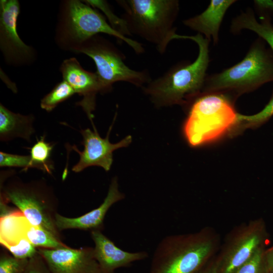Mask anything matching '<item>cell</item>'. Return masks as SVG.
I'll return each mask as SVG.
<instances>
[{"mask_svg": "<svg viewBox=\"0 0 273 273\" xmlns=\"http://www.w3.org/2000/svg\"><path fill=\"white\" fill-rule=\"evenodd\" d=\"M175 39H190L196 42L199 49L196 60L173 66L142 88L156 107L179 105L187 109L202 94L210 60V40L200 33L193 36L177 34Z\"/></svg>", "mask_w": 273, "mask_h": 273, "instance_id": "obj_1", "label": "cell"}, {"mask_svg": "<svg viewBox=\"0 0 273 273\" xmlns=\"http://www.w3.org/2000/svg\"><path fill=\"white\" fill-rule=\"evenodd\" d=\"M220 245L219 234L209 226L167 236L158 244L148 273H197L216 255Z\"/></svg>", "mask_w": 273, "mask_h": 273, "instance_id": "obj_2", "label": "cell"}, {"mask_svg": "<svg viewBox=\"0 0 273 273\" xmlns=\"http://www.w3.org/2000/svg\"><path fill=\"white\" fill-rule=\"evenodd\" d=\"M234 100L216 93H203L187 108L183 132L188 144L198 147L231 137L238 121Z\"/></svg>", "mask_w": 273, "mask_h": 273, "instance_id": "obj_3", "label": "cell"}, {"mask_svg": "<svg viewBox=\"0 0 273 273\" xmlns=\"http://www.w3.org/2000/svg\"><path fill=\"white\" fill-rule=\"evenodd\" d=\"M100 33L124 41L137 54L145 52L142 43L115 30L101 14L83 1H62L55 34V42L60 49L75 53L85 41Z\"/></svg>", "mask_w": 273, "mask_h": 273, "instance_id": "obj_4", "label": "cell"}, {"mask_svg": "<svg viewBox=\"0 0 273 273\" xmlns=\"http://www.w3.org/2000/svg\"><path fill=\"white\" fill-rule=\"evenodd\" d=\"M123 9L122 18L131 35L142 38L155 46L163 54L174 39V26L179 11L177 0H119Z\"/></svg>", "mask_w": 273, "mask_h": 273, "instance_id": "obj_5", "label": "cell"}, {"mask_svg": "<svg viewBox=\"0 0 273 273\" xmlns=\"http://www.w3.org/2000/svg\"><path fill=\"white\" fill-rule=\"evenodd\" d=\"M271 81H273V53L259 37L241 61L221 72L207 75L202 94L221 93L235 100Z\"/></svg>", "mask_w": 273, "mask_h": 273, "instance_id": "obj_6", "label": "cell"}, {"mask_svg": "<svg viewBox=\"0 0 273 273\" xmlns=\"http://www.w3.org/2000/svg\"><path fill=\"white\" fill-rule=\"evenodd\" d=\"M1 202L12 203L32 225L46 230L62 240L55 223L58 199L46 180L24 182L14 177L5 185L1 183Z\"/></svg>", "mask_w": 273, "mask_h": 273, "instance_id": "obj_7", "label": "cell"}, {"mask_svg": "<svg viewBox=\"0 0 273 273\" xmlns=\"http://www.w3.org/2000/svg\"><path fill=\"white\" fill-rule=\"evenodd\" d=\"M75 53L84 54L94 60L104 93L111 91L113 84L118 81L142 88L152 79L148 70H135L127 66L124 55L100 34L85 41Z\"/></svg>", "mask_w": 273, "mask_h": 273, "instance_id": "obj_8", "label": "cell"}, {"mask_svg": "<svg viewBox=\"0 0 273 273\" xmlns=\"http://www.w3.org/2000/svg\"><path fill=\"white\" fill-rule=\"evenodd\" d=\"M269 242V233L262 217L235 226L226 235L215 256L217 273H233L266 249Z\"/></svg>", "mask_w": 273, "mask_h": 273, "instance_id": "obj_9", "label": "cell"}, {"mask_svg": "<svg viewBox=\"0 0 273 273\" xmlns=\"http://www.w3.org/2000/svg\"><path fill=\"white\" fill-rule=\"evenodd\" d=\"M20 13L17 0L0 1V49L7 64L14 67L30 65L36 59L34 49L25 44L17 30Z\"/></svg>", "mask_w": 273, "mask_h": 273, "instance_id": "obj_10", "label": "cell"}, {"mask_svg": "<svg viewBox=\"0 0 273 273\" xmlns=\"http://www.w3.org/2000/svg\"><path fill=\"white\" fill-rule=\"evenodd\" d=\"M112 125L109 127L105 138H102L95 126L94 131L89 128L81 129L82 144L84 148L82 151L77 149L74 146L73 149L79 154L78 162L74 165L72 170L78 173L87 167L97 166L102 167L105 171H109L113 163V153L119 148L126 147L131 143L132 138L127 135L121 141L112 144L109 138Z\"/></svg>", "mask_w": 273, "mask_h": 273, "instance_id": "obj_11", "label": "cell"}, {"mask_svg": "<svg viewBox=\"0 0 273 273\" xmlns=\"http://www.w3.org/2000/svg\"><path fill=\"white\" fill-rule=\"evenodd\" d=\"M63 80L73 88L75 93L82 97L76 105L81 107L94 126L93 113L96 108V96L104 90L97 73L84 69L75 58L63 61L60 68Z\"/></svg>", "mask_w": 273, "mask_h": 273, "instance_id": "obj_12", "label": "cell"}, {"mask_svg": "<svg viewBox=\"0 0 273 273\" xmlns=\"http://www.w3.org/2000/svg\"><path fill=\"white\" fill-rule=\"evenodd\" d=\"M51 273H101L94 247L38 248Z\"/></svg>", "mask_w": 273, "mask_h": 273, "instance_id": "obj_13", "label": "cell"}, {"mask_svg": "<svg viewBox=\"0 0 273 273\" xmlns=\"http://www.w3.org/2000/svg\"><path fill=\"white\" fill-rule=\"evenodd\" d=\"M90 232L95 244L94 256L101 273H115L118 268L128 267L133 263L145 260L148 257L146 251L130 252L120 249L103 234L102 231Z\"/></svg>", "mask_w": 273, "mask_h": 273, "instance_id": "obj_14", "label": "cell"}, {"mask_svg": "<svg viewBox=\"0 0 273 273\" xmlns=\"http://www.w3.org/2000/svg\"><path fill=\"white\" fill-rule=\"evenodd\" d=\"M124 198L118 189V179L114 177L111 181L106 197L97 208L77 217L70 218L57 213L55 223L58 230L78 229L82 231H103L105 215L115 203Z\"/></svg>", "mask_w": 273, "mask_h": 273, "instance_id": "obj_15", "label": "cell"}, {"mask_svg": "<svg viewBox=\"0 0 273 273\" xmlns=\"http://www.w3.org/2000/svg\"><path fill=\"white\" fill-rule=\"evenodd\" d=\"M234 0H211L202 13L183 21L185 25L197 31L214 43L218 41L219 28L228 9L235 3Z\"/></svg>", "mask_w": 273, "mask_h": 273, "instance_id": "obj_16", "label": "cell"}, {"mask_svg": "<svg viewBox=\"0 0 273 273\" xmlns=\"http://www.w3.org/2000/svg\"><path fill=\"white\" fill-rule=\"evenodd\" d=\"M34 116L15 113L0 104V140L8 142L16 138L30 142L35 132Z\"/></svg>", "mask_w": 273, "mask_h": 273, "instance_id": "obj_17", "label": "cell"}, {"mask_svg": "<svg viewBox=\"0 0 273 273\" xmlns=\"http://www.w3.org/2000/svg\"><path fill=\"white\" fill-rule=\"evenodd\" d=\"M244 29L255 32L266 42L273 53V25L269 14H261L258 22L250 9L235 18L231 23V31L237 33Z\"/></svg>", "mask_w": 273, "mask_h": 273, "instance_id": "obj_18", "label": "cell"}, {"mask_svg": "<svg viewBox=\"0 0 273 273\" xmlns=\"http://www.w3.org/2000/svg\"><path fill=\"white\" fill-rule=\"evenodd\" d=\"M54 144L45 141V136L37 140L30 150L31 161L36 169L52 174L54 170V164L51 159Z\"/></svg>", "mask_w": 273, "mask_h": 273, "instance_id": "obj_19", "label": "cell"}, {"mask_svg": "<svg viewBox=\"0 0 273 273\" xmlns=\"http://www.w3.org/2000/svg\"><path fill=\"white\" fill-rule=\"evenodd\" d=\"M273 116V93L266 105L258 113L252 115L239 113L238 121L232 136H236L248 128H256L266 122Z\"/></svg>", "mask_w": 273, "mask_h": 273, "instance_id": "obj_20", "label": "cell"}, {"mask_svg": "<svg viewBox=\"0 0 273 273\" xmlns=\"http://www.w3.org/2000/svg\"><path fill=\"white\" fill-rule=\"evenodd\" d=\"M75 93L72 86L63 80L41 99L40 107L47 112H51L60 103L68 99Z\"/></svg>", "mask_w": 273, "mask_h": 273, "instance_id": "obj_21", "label": "cell"}, {"mask_svg": "<svg viewBox=\"0 0 273 273\" xmlns=\"http://www.w3.org/2000/svg\"><path fill=\"white\" fill-rule=\"evenodd\" d=\"M83 1L94 8H96L101 10L107 17L109 24L115 30L124 36H131L125 21L122 18L118 17L113 13L106 1L86 0Z\"/></svg>", "mask_w": 273, "mask_h": 273, "instance_id": "obj_22", "label": "cell"}, {"mask_svg": "<svg viewBox=\"0 0 273 273\" xmlns=\"http://www.w3.org/2000/svg\"><path fill=\"white\" fill-rule=\"evenodd\" d=\"M29 259H21L3 251L0 256V273H24Z\"/></svg>", "mask_w": 273, "mask_h": 273, "instance_id": "obj_23", "label": "cell"}, {"mask_svg": "<svg viewBox=\"0 0 273 273\" xmlns=\"http://www.w3.org/2000/svg\"><path fill=\"white\" fill-rule=\"evenodd\" d=\"M0 166L1 167H18L22 171H27L29 168H35L30 155H20L0 152Z\"/></svg>", "mask_w": 273, "mask_h": 273, "instance_id": "obj_24", "label": "cell"}, {"mask_svg": "<svg viewBox=\"0 0 273 273\" xmlns=\"http://www.w3.org/2000/svg\"><path fill=\"white\" fill-rule=\"evenodd\" d=\"M265 249L258 252L233 273H268L264 258Z\"/></svg>", "mask_w": 273, "mask_h": 273, "instance_id": "obj_25", "label": "cell"}, {"mask_svg": "<svg viewBox=\"0 0 273 273\" xmlns=\"http://www.w3.org/2000/svg\"><path fill=\"white\" fill-rule=\"evenodd\" d=\"M24 273H51V272L43 257L37 252L29 259Z\"/></svg>", "mask_w": 273, "mask_h": 273, "instance_id": "obj_26", "label": "cell"}, {"mask_svg": "<svg viewBox=\"0 0 273 273\" xmlns=\"http://www.w3.org/2000/svg\"><path fill=\"white\" fill-rule=\"evenodd\" d=\"M257 9L262 14H269L273 12V2L271 1H255L254 2Z\"/></svg>", "mask_w": 273, "mask_h": 273, "instance_id": "obj_27", "label": "cell"}, {"mask_svg": "<svg viewBox=\"0 0 273 273\" xmlns=\"http://www.w3.org/2000/svg\"><path fill=\"white\" fill-rule=\"evenodd\" d=\"M264 258L268 273H273V246L265 249Z\"/></svg>", "mask_w": 273, "mask_h": 273, "instance_id": "obj_28", "label": "cell"}, {"mask_svg": "<svg viewBox=\"0 0 273 273\" xmlns=\"http://www.w3.org/2000/svg\"><path fill=\"white\" fill-rule=\"evenodd\" d=\"M215 256L197 273H217Z\"/></svg>", "mask_w": 273, "mask_h": 273, "instance_id": "obj_29", "label": "cell"}]
</instances>
